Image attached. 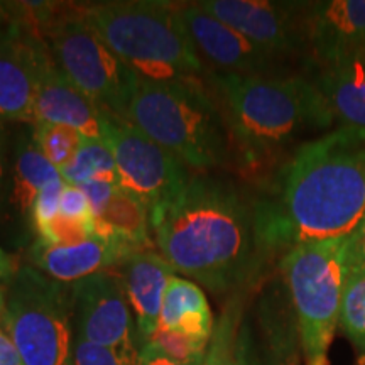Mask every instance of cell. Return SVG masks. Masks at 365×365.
<instances>
[{"mask_svg": "<svg viewBox=\"0 0 365 365\" xmlns=\"http://www.w3.org/2000/svg\"><path fill=\"white\" fill-rule=\"evenodd\" d=\"M95 232L122 240L132 249L150 247L149 212L129 191L118 188L110 203L95 218Z\"/></svg>", "mask_w": 365, "mask_h": 365, "instance_id": "7402d4cb", "label": "cell"}, {"mask_svg": "<svg viewBox=\"0 0 365 365\" xmlns=\"http://www.w3.org/2000/svg\"><path fill=\"white\" fill-rule=\"evenodd\" d=\"M255 208L266 254L352 239L365 227V135L335 127L299 144Z\"/></svg>", "mask_w": 365, "mask_h": 365, "instance_id": "6da1fadb", "label": "cell"}, {"mask_svg": "<svg viewBox=\"0 0 365 365\" xmlns=\"http://www.w3.org/2000/svg\"><path fill=\"white\" fill-rule=\"evenodd\" d=\"M65 186L66 181L61 178V180L53 181L51 185L41 190L39 195L36 196L33 205H31L29 213H27L36 234L43 230L49 222H53L59 215V200H61V193Z\"/></svg>", "mask_w": 365, "mask_h": 365, "instance_id": "f1b7e54d", "label": "cell"}, {"mask_svg": "<svg viewBox=\"0 0 365 365\" xmlns=\"http://www.w3.org/2000/svg\"><path fill=\"white\" fill-rule=\"evenodd\" d=\"M102 140L115 161L120 188L143 202L149 217L173 202L190 181L188 166L127 118L103 112Z\"/></svg>", "mask_w": 365, "mask_h": 365, "instance_id": "9c48e42d", "label": "cell"}, {"mask_svg": "<svg viewBox=\"0 0 365 365\" xmlns=\"http://www.w3.org/2000/svg\"><path fill=\"white\" fill-rule=\"evenodd\" d=\"M6 291L7 284H0V323H2L4 309H6Z\"/></svg>", "mask_w": 365, "mask_h": 365, "instance_id": "8d00e7d4", "label": "cell"}, {"mask_svg": "<svg viewBox=\"0 0 365 365\" xmlns=\"http://www.w3.org/2000/svg\"><path fill=\"white\" fill-rule=\"evenodd\" d=\"M0 365H24L11 336L2 328H0Z\"/></svg>", "mask_w": 365, "mask_h": 365, "instance_id": "d6a6232c", "label": "cell"}, {"mask_svg": "<svg viewBox=\"0 0 365 365\" xmlns=\"http://www.w3.org/2000/svg\"><path fill=\"white\" fill-rule=\"evenodd\" d=\"M33 135L39 149L58 171L65 170L75 159L85 140V137L71 127L44 124V122L33 125Z\"/></svg>", "mask_w": 365, "mask_h": 365, "instance_id": "484cf974", "label": "cell"}, {"mask_svg": "<svg viewBox=\"0 0 365 365\" xmlns=\"http://www.w3.org/2000/svg\"><path fill=\"white\" fill-rule=\"evenodd\" d=\"M352 252H354L355 257L359 259V262H362L364 267H365V227L359 232L357 235H355Z\"/></svg>", "mask_w": 365, "mask_h": 365, "instance_id": "e575fe53", "label": "cell"}, {"mask_svg": "<svg viewBox=\"0 0 365 365\" xmlns=\"http://www.w3.org/2000/svg\"><path fill=\"white\" fill-rule=\"evenodd\" d=\"M80 188L83 190L86 198H88L90 207L93 210V215L97 218L102 215L103 210L107 208L108 203H110V200L113 198V195L117 193V190L120 188V185H118V182H110L103 180H93L85 182Z\"/></svg>", "mask_w": 365, "mask_h": 365, "instance_id": "4dcf8cb0", "label": "cell"}, {"mask_svg": "<svg viewBox=\"0 0 365 365\" xmlns=\"http://www.w3.org/2000/svg\"><path fill=\"white\" fill-rule=\"evenodd\" d=\"M149 220L168 264L213 293L244 291L266 255L255 203L222 178L191 176Z\"/></svg>", "mask_w": 365, "mask_h": 365, "instance_id": "7a4b0ae2", "label": "cell"}, {"mask_svg": "<svg viewBox=\"0 0 365 365\" xmlns=\"http://www.w3.org/2000/svg\"><path fill=\"white\" fill-rule=\"evenodd\" d=\"M262 333L264 345L254 339L249 323H245V360L247 365H287V354L299 344L298 327L291 307L289 296L282 307L274 304V289L271 298L262 303Z\"/></svg>", "mask_w": 365, "mask_h": 365, "instance_id": "ffe728a7", "label": "cell"}, {"mask_svg": "<svg viewBox=\"0 0 365 365\" xmlns=\"http://www.w3.org/2000/svg\"><path fill=\"white\" fill-rule=\"evenodd\" d=\"M4 185V166H2V122H0V193Z\"/></svg>", "mask_w": 365, "mask_h": 365, "instance_id": "74e56055", "label": "cell"}, {"mask_svg": "<svg viewBox=\"0 0 365 365\" xmlns=\"http://www.w3.org/2000/svg\"><path fill=\"white\" fill-rule=\"evenodd\" d=\"M232 140L245 163L257 164L304 137L331 130L335 117L309 76L235 75L208 76Z\"/></svg>", "mask_w": 365, "mask_h": 365, "instance_id": "3957f363", "label": "cell"}, {"mask_svg": "<svg viewBox=\"0 0 365 365\" xmlns=\"http://www.w3.org/2000/svg\"><path fill=\"white\" fill-rule=\"evenodd\" d=\"M245 293L232 294L213 328L203 365H247L245 360Z\"/></svg>", "mask_w": 365, "mask_h": 365, "instance_id": "603a6c76", "label": "cell"}, {"mask_svg": "<svg viewBox=\"0 0 365 365\" xmlns=\"http://www.w3.org/2000/svg\"><path fill=\"white\" fill-rule=\"evenodd\" d=\"M301 357H303V352H301V344H298L287 354V365H301Z\"/></svg>", "mask_w": 365, "mask_h": 365, "instance_id": "d590c367", "label": "cell"}, {"mask_svg": "<svg viewBox=\"0 0 365 365\" xmlns=\"http://www.w3.org/2000/svg\"><path fill=\"white\" fill-rule=\"evenodd\" d=\"M4 330L24 365H73L71 287L21 266L6 291Z\"/></svg>", "mask_w": 365, "mask_h": 365, "instance_id": "ba28073f", "label": "cell"}, {"mask_svg": "<svg viewBox=\"0 0 365 365\" xmlns=\"http://www.w3.org/2000/svg\"><path fill=\"white\" fill-rule=\"evenodd\" d=\"M56 180H61V173L53 166L51 161L39 149L33 130L26 132L19 139L16 149L12 203L21 213L27 215L39 191Z\"/></svg>", "mask_w": 365, "mask_h": 365, "instance_id": "44dd1931", "label": "cell"}, {"mask_svg": "<svg viewBox=\"0 0 365 365\" xmlns=\"http://www.w3.org/2000/svg\"><path fill=\"white\" fill-rule=\"evenodd\" d=\"M118 276L135 318V331L140 345L156 331L163 308L164 291L175 276V269L153 249H139L122 259Z\"/></svg>", "mask_w": 365, "mask_h": 365, "instance_id": "e0dca14e", "label": "cell"}, {"mask_svg": "<svg viewBox=\"0 0 365 365\" xmlns=\"http://www.w3.org/2000/svg\"><path fill=\"white\" fill-rule=\"evenodd\" d=\"M73 365H139V350H117L75 335Z\"/></svg>", "mask_w": 365, "mask_h": 365, "instance_id": "83f0119b", "label": "cell"}, {"mask_svg": "<svg viewBox=\"0 0 365 365\" xmlns=\"http://www.w3.org/2000/svg\"><path fill=\"white\" fill-rule=\"evenodd\" d=\"M205 359L195 360V362H175V360L168 359L166 355H163L159 350L154 349L150 344L140 345L139 349V365H203Z\"/></svg>", "mask_w": 365, "mask_h": 365, "instance_id": "1f68e13d", "label": "cell"}, {"mask_svg": "<svg viewBox=\"0 0 365 365\" xmlns=\"http://www.w3.org/2000/svg\"><path fill=\"white\" fill-rule=\"evenodd\" d=\"M48 54L29 2L0 4V122L36 124L39 73Z\"/></svg>", "mask_w": 365, "mask_h": 365, "instance_id": "30bf717a", "label": "cell"}, {"mask_svg": "<svg viewBox=\"0 0 365 365\" xmlns=\"http://www.w3.org/2000/svg\"><path fill=\"white\" fill-rule=\"evenodd\" d=\"M56 65L100 110L129 120L140 78L75 7H54L39 27Z\"/></svg>", "mask_w": 365, "mask_h": 365, "instance_id": "52a82bcc", "label": "cell"}, {"mask_svg": "<svg viewBox=\"0 0 365 365\" xmlns=\"http://www.w3.org/2000/svg\"><path fill=\"white\" fill-rule=\"evenodd\" d=\"M38 122L71 127L86 139H102L103 135V112L71 83L51 51L41 65L36 95V124Z\"/></svg>", "mask_w": 365, "mask_h": 365, "instance_id": "2e32d148", "label": "cell"}, {"mask_svg": "<svg viewBox=\"0 0 365 365\" xmlns=\"http://www.w3.org/2000/svg\"><path fill=\"white\" fill-rule=\"evenodd\" d=\"M354 239L294 245L279 262L304 365H328Z\"/></svg>", "mask_w": 365, "mask_h": 365, "instance_id": "8992f818", "label": "cell"}, {"mask_svg": "<svg viewBox=\"0 0 365 365\" xmlns=\"http://www.w3.org/2000/svg\"><path fill=\"white\" fill-rule=\"evenodd\" d=\"M70 287L76 336L117 350H139L134 313L117 272L100 271Z\"/></svg>", "mask_w": 365, "mask_h": 365, "instance_id": "8fae6325", "label": "cell"}, {"mask_svg": "<svg viewBox=\"0 0 365 365\" xmlns=\"http://www.w3.org/2000/svg\"><path fill=\"white\" fill-rule=\"evenodd\" d=\"M158 328L202 341L212 340L215 322L202 287L190 279L173 276L164 291Z\"/></svg>", "mask_w": 365, "mask_h": 365, "instance_id": "d6986e66", "label": "cell"}, {"mask_svg": "<svg viewBox=\"0 0 365 365\" xmlns=\"http://www.w3.org/2000/svg\"><path fill=\"white\" fill-rule=\"evenodd\" d=\"M308 76L330 105L335 124L365 135V53L312 66Z\"/></svg>", "mask_w": 365, "mask_h": 365, "instance_id": "ac0fdd59", "label": "cell"}, {"mask_svg": "<svg viewBox=\"0 0 365 365\" xmlns=\"http://www.w3.org/2000/svg\"><path fill=\"white\" fill-rule=\"evenodd\" d=\"M78 11L139 78H198L205 70L180 7L170 2L113 0L85 4Z\"/></svg>", "mask_w": 365, "mask_h": 365, "instance_id": "277c9868", "label": "cell"}, {"mask_svg": "<svg viewBox=\"0 0 365 365\" xmlns=\"http://www.w3.org/2000/svg\"><path fill=\"white\" fill-rule=\"evenodd\" d=\"M205 11L277 59L307 51L303 2L203 0Z\"/></svg>", "mask_w": 365, "mask_h": 365, "instance_id": "7c38bea8", "label": "cell"}, {"mask_svg": "<svg viewBox=\"0 0 365 365\" xmlns=\"http://www.w3.org/2000/svg\"><path fill=\"white\" fill-rule=\"evenodd\" d=\"M59 173H61V178L66 181V185L78 186V188L93 180H103L120 185L115 161H113L108 145L102 139H86L85 137L75 159Z\"/></svg>", "mask_w": 365, "mask_h": 365, "instance_id": "d4e9b609", "label": "cell"}, {"mask_svg": "<svg viewBox=\"0 0 365 365\" xmlns=\"http://www.w3.org/2000/svg\"><path fill=\"white\" fill-rule=\"evenodd\" d=\"M129 120L188 168L212 170L232 156L234 140L220 103L198 78H140Z\"/></svg>", "mask_w": 365, "mask_h": 365, "instance_id": "5b68a950", "label": "cell"}, {"mask_svg": "<svg viewBox=\"0 0 365 365\" xmlns=\"http://www.w3.org/2000/svg\"><path fill=\"white\" fill-rule=\"evenodd\" d=\"M180 16L200 58L222 73L277 75L281 59L264 51L245 36L223 24L200 4L180 6Z\"/></svg>", "mask_w": 365, "mask_h": 365, "instance_id": "4fadbf2b", "label": "cell"}, {"mask_svg": "<svg viewBox=\"0 0 365 365\" xmlns=\"http://www.w3.org/2000/svg\"><path fill=\"white\" fill-rule=\"evenodd\" d=\"M339 327L352 344L359 365H365V267L354 252L345 274Z\"/></svg>", "mask_w": 365, "mask_h": 365, "instance_id": "cb8c5ba5", "label": "cell"}, {"mask_svg": "<svg viewBox=\"0 0 365 365\" xmlns=\"http://www.w3.org/2000/svg\"><path fill=\"white\" fill-rule=\"evenodd\" d=\"M309 66L365 53V0L303 2Z\"/></svg>", "mask_w": 365, "mask_h": 365, "instance_id": "5bb4252c", "label": "cell"}, {"mask_svg": "<svg viewBox=\"0 0 365 365\" xmlns=\"http://www.w3.org/2000/svg\"><path fill=\"white\" fill-rule=\"evenodd\" d=\"M145 344H150L154 349L166 355L168 359L175 360V362L186 364L207 357L210 341L196 340L188 335H182V333L156 328V331Z\"/></svg>", "mask_w": 365, "mask_h": 365, "instance_id": "4316f807", "label": "cell"}, {"mask_svg": "<svg viewBox=\"0 0 365 365\" xmlns=\"http://www.w3.org/2000/svg\"><path fill=\"white\" fill-rule=\"evenodd\" d=\"M16 261H14L12 255H9L6 250L0 247V284H9L14 277V274L17 272Z\"/></svg>", "mask_w": 365, "mask_h": 365, "instance_id": "836d02e7", "label": "cell"}, {"mask_svg": "<svg viewBox=\"0 0 365 365\" xmlns=\"http://www.w3.org/2000/svg\"><path fill=\"white\" fill-rule=\"evenodd\" d=\"M134 250L139 249L95 232L88 239L70 245H54L36 239L29 249V261L44 276L71 286L91 274L117 266Z\"/></svg>", "mask_w": 365, "mask_h": 365, "instance_id": "9a60e30c", "label": "cell"}, {"mask_svg": "<svg viewBox=\"0 0 365 365\" xmlns=\"http://www.w3.org/2000/svg\"><path fill=\"white\" fill-rule=\"evenodd\" d=\"M59 215L75 222H95L93 210H91L90 202L83 193V190L71 185H66L61 193V200H59Z\"/></svg>", "mask_w": 365, "mask_h": 365, "instance_id": "f546056e", "label": "cell"}]
</instances>
